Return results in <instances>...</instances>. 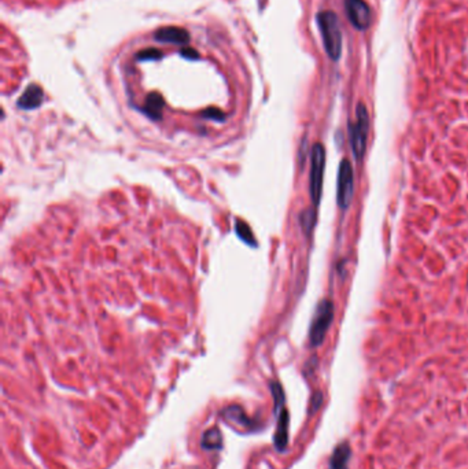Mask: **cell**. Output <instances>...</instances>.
Masks as SVG:
<instances>
[{"label": "cell", "mask_w": 468, "mask_h": 469, "mask_svg": "<svg viewBox=\"0 0 468 469\" xmlns=\"http://www.w3.org/2000/svg\"><path fill=\"white\" fill-rule=\"evenodd\" d=\"M324 166H326V151L320 143H316L312 148L310 156V177H309V191L310 199L314 207H317L321 200L323 191V177H324Z\"/></svg>", "instance_id": "3957f363"}, {"label": "cell", "mask_w": 468, "mask_h": 469, "mask_svg": "<svg viewBox=\"0 0 468 469\" xmlns=\"http://www.w3.org/2000/svg\"><path fill=\"white\" fill-rule=\"evenodd\" d=\"M276 414V431L273 435V444L276 450L284 451V449L289 444V427H290V414L286 406L280 409H275Z\"/></svg>", "instance_id": "ba28073f"}, {"label": "cell", "mask_w": 468, "mask_h": 469, "mask_svg": "<svg viewBox=\"0 0 468 469\" xmlns=\"http://www.w3.org/2000/svg\"><path fill=\"white\" fill-rule=\"evenodd\" d=\"M235 231H236V235L239 238L243 240L246 245L253 246V247H256L257 246V240L254 238V233L251 231V228L249 225L246 224L244 221H240V219H236V225H235Z\"/></svg>", "instance_id": "5bb4252c"}, {"label": "cell", "mask_w": 468, "mask_h": 469, "mask_svg": "<svg viewBox=\"0 0 468 469\" xmlns=\"http://www.w3.org/2000/svg\"><path fill=\"white\" fill-rule=\"evenodd\" d=\"M334 320V305L327 299L321 301L314 312L312 324L309 328V342L313 347L320 346Z\"/></svg>", "instance_id": "277c9868"}, {"label": "cell", "mask_w": 468, "mask_h": 469, "mask_svg": "<svg viewBox=\"0 0 468 469\" xmlns=\"http://www.w3.org/2000/svg\"><path fill=\"white\" fill-rule=\"evenodd\" d=\"M321 404H323V395H321V392H316L313 395V398H312V409L309 410V413H310V414L314 413V411L320 407Z\"/></svg>", "instance_id": "ac0fdd59"}, {"label": "cell", "mask_w": 468, "mask_h": 469, "mask_svg": "<svg viewBox=\"0 0 468 469\" xmlns=\"http://www.w3.org/2000/svg\"><path fill=\"white\" fill-rule=\"evenodd\" d=\"M201 447L203 450H221L223 449V434L217 427L209 428L203 432L201 439Z\"/></svg>", "instance_id": "4fadbf2b"}, {"label": "cell", "mask_w": 468, "mask_h": 469, "mask_svg": "<svg viewBox=\"0 0 468 469\" xmlns=\"http://www.w3.org/2000/svg\"><path fill=\"white\" fill-rule=\"evenodd\" d=\"M162 55H161V51L158 50H154V48H147V50H144V51H140L137 54V59L139 61H146V59H160Z\"/></svg>", "instance_id": "2e32d148"}, {"label": "cell", "mask_w": 468, "mask_h": 469, "mask_svg": "<svg viewBox=\"0 0 468 469\" xmlns=\"http://www.w3.org/2000/svg\"><path fill=\"white\" fill-rule=\"evenodd\" d=\"M202 117H203V118H210V120H214V121H224L225 120V114L221 110L218 109L205 110V111L202 113Z\"/></svg>", "instance_id": "e0dca14e"}, {"label": "cell", "mask_w": 468, "mask_h": 469, "mask_svg": "<svg viewBox=\"0 0 468 469\" xmlns=\"http://www.w3.org/2000/svg\"><path fill=\"white\" fill-rule=\"evenodd\" d=\"M181 55L190 59H197L198 58V52L193 50V48H186V50H181Z\"/></svg>", "instance_id": "d6986e66"}, {"label": "cell", "mask_w": 468, "mask_h": 469, "mask_svg": "<svg viewBox=\"0 0 468 469\" xmlns=\"http://www.w3.org/2000/svg\"><path fill=\"white\" fill-rule=\"evenodd\" d=\"M220 417L224 420L228 425H231L232 428H235L240 434H250L256 431L257 424L254 420H251L242 406L231 405L224 407L220 411Z\"/></svg>", "instance_id": "8992f818"}, {"label": "cell", "mask_w": 468, "mask_h": 469, "mask_svg": "<svg viewBox=\"0 0 468 469\" xmlns=\"http://www.w3.org/2000/svg\"><path fill=\"white\" fill-rule=\"evenodd\" d=\"M155 40L161 43H172V44H188L190 34L187 31L176 26H167L162 28L155 33Z\"/></svg>", "instance_id": "9c48e42d"}, {"label": "cell", "mask_w": 468, "mask_h": 469, "mask_svg": "<svg viewBox=\"0 0 468 469\" xmlns=\"http://www.w3.org/2000/svg\"><path fill=\"white\" fill-rule=\"evenodd\" d=\"M352 457V449L347 440L340 442L335 446L331 458H330V469H349V461Z\"/></svg>", "instance_id": "8fae6325"}, {"label": "cell", "mask_w": 468, "mask_h": 469, "mask_svg": "<svg viewBox=\"0 0 468 469\" xmlns=\"http://www.w3.org/2000/svg\"><path fill=\"white\" fill-rule=\"evenodd\" d=\"M345 11L356 29L366 31L371 25V8L364 0H345Z\"/></svg>", "instance_id": "52a82bcc"}, {"label": "cell", "mask_w": 468, "mask_h": 469, "mask_svg": "<svg viewBox=\"0 0 468 469\" xmlns=\"http://www.w3.org/2000/svg\"><path fill=\"white\" fill-rule=\"evenodd\" d=\"M353 166L349 159H342L338 170V184H336V202L342 210H346L350 206L354 187Z\"/></svg>", "instance_id": "5b68a950"}, {"label": "cell", "mask_w": 468, "mask_h": 469, "mask_svg": "<svg viewBox=\"0 0 468 469\" xmlns=\"http://www.w3.org/2000/svg\"><path fill=\"white\" fill-rule=\"evenodd\" d=\"M164 99L160 94H150L146 99L143 111L151 120H161L162 118V110H164Z\"/></svg>", "instance_id": "7c38bea8"}, {"label": "cell", "mask_w": 468, "mask_h": 469, "mask_svg": "<svg viewBox=\"0 0 468 469\" xmlns=\"http://www.w3.org/2000/svg\"><path fill=\"white\" fill-rule=\"evenodd\" d=\"M43 97H44V94H43V90L40 88L39 85L31 84L24 91V94L21 95L17 104H18V107L24 110L37 109L40 104L43 103Z\"/></svg>", "instance_id": "30bf717a"}, {"label": "cell", "mask_w": 468, "mask_h": 469, "mask_svg": "<svg viewBox=\"0 0 468 469\" xmlns=\"http://www.w3.org/2000/svg\"><path fill=\"white\" fill-rule=\"evenodd\" d=\"M316 20L327 55L333 61H338L342 55V31L338 15L333 11H320Z\"/></svg>", "instance_id": "6da1fadb"}, {"label": "cell", "mask_w": 468, "mask_h": 469, "mask_svg": "<svg viewBox=\"0 0 468 469\" xmlns=\"http://www.w3.org/2000/svg\"><path fill=\"white\" fill-rule=\"evenodd\" d=\"M369 132V116L367 107L360 103L356 109V123L350 124L349 126V135H350V143H352L353 155L357 161H361L366 154L367 139Z\"/></svg>", "instance_id": "7a4b0ae2"}, {"label": "cell", "mask_w": 468, "mask_h": 469, "mask_svg": "<svg viewBox=\"0 0 468 469\" xmlns=\"http://www.w3.org/2000/svg\"><path fill=\"white\" fill-rule=\"evenodd\" d=\"M314 222H316V213L312 209H308L301 214V226L303 232L306 235H310V232L313 229Z\"/></svg>", "instance_id": "9a60e30c"}]
</instances>
